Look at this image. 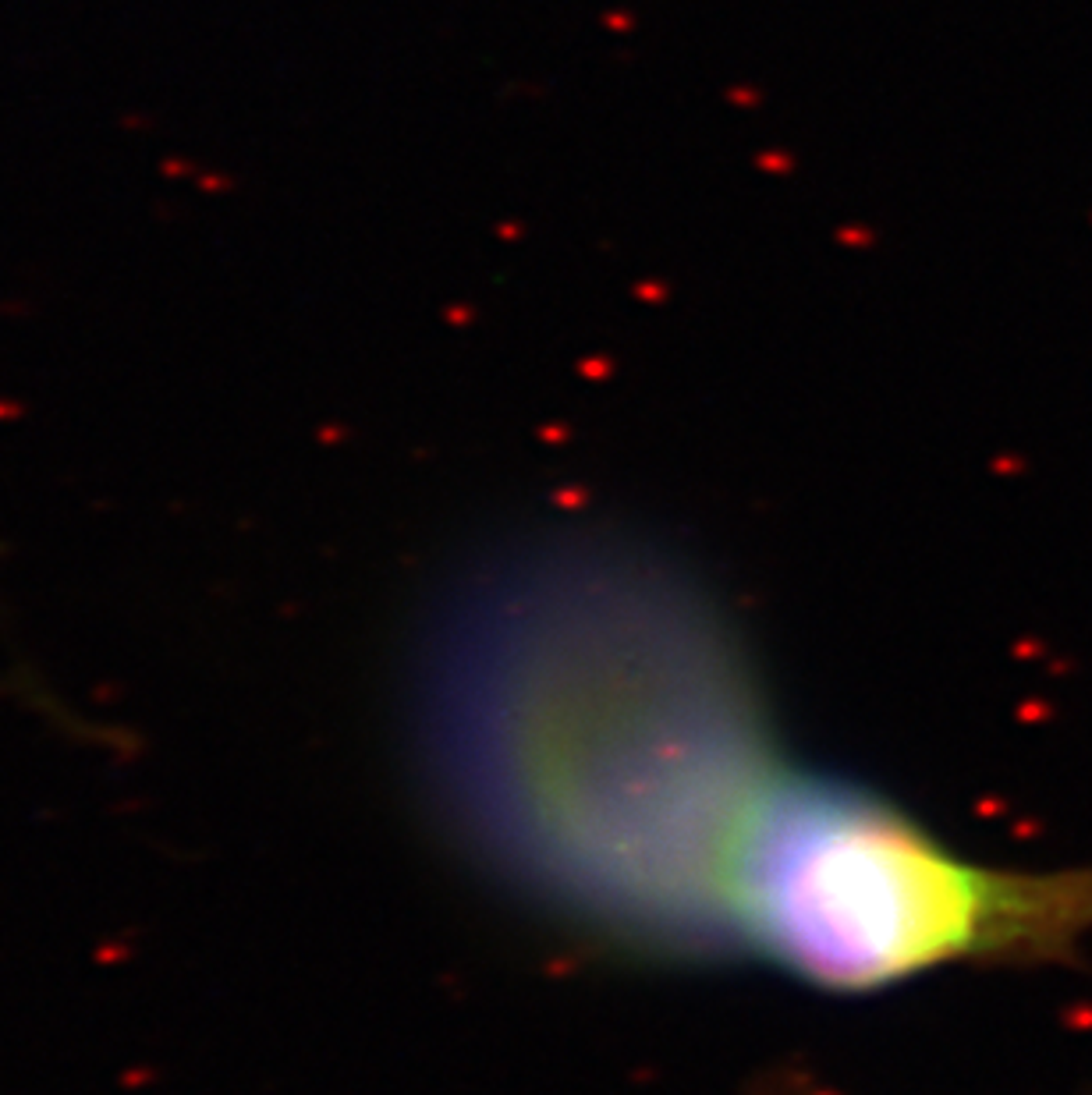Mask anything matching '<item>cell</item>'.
<instances>
[{
	"instance_id": "1",
	"label": "cell",
	"mask_w": 1092,
	"mask_h": 1095,
	"mask_svg": "<svg viewBox=\"0 0 1092 1095\" xmlns=\"http://www.w3.org/2000/svg\"><path fill=\"white\" fill-rule=\"evenodd\" d=\"M472 599L430 678L461 830L557 915L646 954H738L731 847L780 770L749 667L660 564L564 546Z\"/></svg>"
},
{
	"instance_id": "2",
	"label": "cell",
	"mask_w": 1092,
	"mask_h": 1095,
	"mask_svg": "<svg viewBox=\"0 0 1092 1095\" xmlns=\"http://www.w3.org/2000/svg\"><path fill=\"white\" fill-rule=\"evenodd\" d=\"M727 915L741 954L869 993L951 964L1074 957L1092 936V865H979L887 797L780 762L731 847Z\"/></svg>"
}]
</instances>
